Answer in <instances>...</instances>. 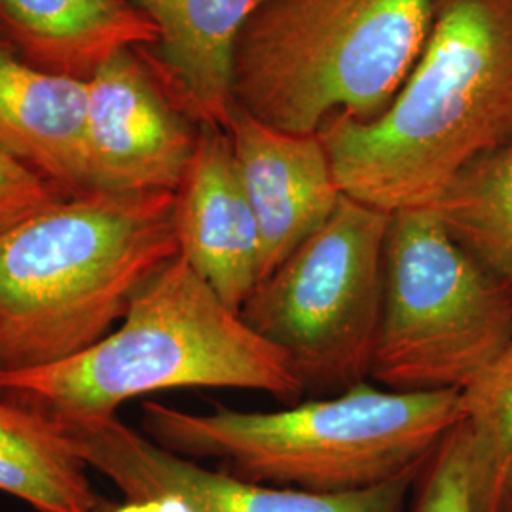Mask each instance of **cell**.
<instances>
[{
    "label": "cell",
    "mask_w": 512,
    "mask_h": 512,
    "mask_svg": "<svg viewBox=\"0 0 512 512\" xmlns=\"http://www.w3.org/2000/svg\"><path fill=\"white\" fill-rule=\"evenodd\" d=\"M342 192L389 215L429 209L459 173L512 141V0H435L427 42L374 120L319 131Z\"/></svg>",
    "instance_id": "cell-1"
},
{
    "label": "cell",
    "mask_w": 512,
    "mask_h": 512,
    "mask_svg": "<svg viewBox=\"0 0 512 512\" xmlns=\"http://www.w3.org/2000/svg\"><path fill=\"white\" fill-rule=\"evenodd\" d=\"M181 255L175 192H88L0 236V372L74 357Z\"/></svg>",
    "instance_id": "cell-2"
},
{
    "label": "cell",
    "mask_w": 512,
    "mask_h": 512,
    "mask_svg": "<svg viewBox=\"0 0 512 512\" xmlns=\"http://www.w3.org/2000/svg\"><path fill=\"white\" fill-rule=\"evenodd\" d=\"M177 387H232L291 401V361L230 310L183 256L135 296L122 327L54 365L2 370L0 395L57 423L112 418L131 399Z\"/></svg>",
    "instance_id": "cell-3"
},
{
    "label": "cell",
    "mask_w": 512,
    "mask_h": 512,
    "mask_svg": "<svg viewBox=\"0 0 512 512\" xmlns=\"http://www.w3.org/2000/svg\"><path fill=\"white\" fill-rule=\"evenodd\" d=\"M461 420V391L401 393L365 382L279 412L143 403V433L167 452L217 458L243 480L310 494L357 492L423 467Z\"/></svg>",
    "instance_id": "cell-4"
},
{
    "label": "cell",
    "mask_w": 512,
    "mask_h": 512,
    "mask_svg": "<svg viewBox=\"0 0 512 512\" xmlns=\"http://www.w3.org/2000/svg\"><path fill=\"white\" fill-rule=\"evenodd\" d=\"M435 0H266L239 33L234 105L289 133L378 118L420 59Z\"/></svg>",
    "instance_id": "cell-5"
},
{
    "label": "cell",
    "mask_w": 512,
    "mask_h": 512,
    "mask_svg": "<svg viewBox=\"0 0 512 512\" xmlns=\"http://www.w3.org/2000/svg\"><path fill=\"white\" fill-rule=\"evenodd\" d=\"M512 344V293L433 209L391 215L368 376L389 391H463Z\"/></svg>",
    "instance_id": "cell-6"
},
{
    "label": "cell",
    "mask_w": 512,
    "mask_h": 512,
    "mask_svg": "<svg viewBox=\"0 0 512 512\" xmlns=\"http://www.w3.org/2000/svg\"><path fill=\"white\" fill-rule=\"evenodd\" d=\"M391 215L348 196L317 232L256 283L241 319L308 387L363 382L382 313Z\"/></svg>",
    "instance_id": "cell-7"
},
{
    "label": "cell",
    "mask_w": 512,
    "mask_h": 512,
    "mask_svg": "<svg viewBox=\"0 0 512 512\" xmlns=\"http://www.w3.org/2000/svg\"><path fill=\"white\" fill-rule=\"evenodd\" d=\"M88 467L141 512H403L427 465L346 494H310L211 471L112 418L59 423Z\"/></svg>",
    "instance_id": "cell-8"
},
{
    "label": "cell",
    "mask_w": 512,
    "mask_h": 512,
    "mask_svg": "<svg viewBox=\"0 0 512 512\" xmlns=\"http://www.w3.org/2000/svg\"><path fill=\"white\" fill-rule=\"evenodd\" d=\"M118 50L88 78L90 192H177L200 139L198 124L143 50Z\"/></svg>",
    "instance_id": "cell-9"
},
{
    "label": "cell",
    "mask_w": 512,
    "mask_h": 512,
    "mask_svg": "<svg viewBox=\"0 0 512 512\" xmlns=\"http://www.w3.org/2000/svg\"><path fill=\"white\" fill-rule=\"evenodd\" d=\"M226 131L260 230L264 279L332 217L346 194L319 133L281 131L238 105Z\"/></svg>",
    "instance_id": "cell-10"
},
{
    "label": "cell",
    "mask_w": 512,
    "mask_h": 512,
    "mask_svg": "<svg viewBox=\"0 0 512 512\" xmlns=\"http://www.w3.org/2000/svg\"><path fill=\"white\" fill-rule=\"evenodd\" d=\"M175 228L184 260L239 313L260 281L262 239L226 129H200L175 192Z\"/></svg>",
    "instance_id": "cell-11"
},
{
    "label": "cell",
    "mask_w": 512,
    "mask_h": 512,
    "mask_svg": "<svg viewBox=\"0 0 512 512\" xmlns=\"http://www.w3.org/2000/svg\"><path fill=\"white\" fill-rule=\"evenodd\" d=\"M158 42L143 48L167 90L202 126L228 128L239 33L266 0H129Z\"/></svg>",
    "instance_id": "cell-12"
},
{
    "label": "cell",
    "mask_w": 512,
    "mask_h": 512,
    "mask_svg": "<svg viewBox=\"0 0 512 512\" xmlns=\"http://www.w3.org/2000/svg\"><path fill=\"white\" fill-rule=\"evenodd\" d=\"M88 80L48 73L0 40V148L69 198L88 194Z\"/></svg>",
    "instance_id": "cell-13"
},
{
    "label": "cell",
    "mask_w": 512,
    "mask_h": 512,
    "mask_svg": "<svg viewBox=\"0 0 512 512\" xmlns=\"http://www.w3.org/2000/svg\"><path fill=\"white\" fill-rule=\"evenodd\" d=\"M0 40L33 67L80 80L118 50L154 46V23L129 0H0Z\"/></svg>",
    "instance_id": "cell-14"
},
{
    "label": "cell",
    "mask_w": 512,
    "mask_h": 512,
    "mask_svg": "<svg viewBox=\"0 0 512 512\" xmlns=\"http://www.w3.org/2000/svg\"><path fill=\"white\" fill-rule=\"evenodd\" d=\"M86 471L57 421L0 395V492L38 512H93L101 497Z\"/></svg>",
    "instance_id": "cell-15"
},
{
    "label": "cell",
    "mask_w": 512,
    "mask_h": 512,
    "mask_svg": "<svg viewBox=\"0 0 512 512\" xmlns=\"http://www.w3.org/2000/svg\"><path fill=\"white\" fill-rule=\"evenodd\" d=\"M429 209L512 293V141L465 167Z\"/></svg>",
    "instance_id": "cell-16"
},
{
    "label": "cell",
    "mask_w": 512,
    "mask_h": 512,
    "mask_svg": "<svg viewBox=\"0 0 512 512\" xmlns=\"http://www.w3.org/2000/svg\"><path fill=\"white\" fill-rule=\"evenodd\" d=\"M475 512H497L512 480V344L461 391Z\"/></svg>",
    "instance_id": "cell-17"
},
{
    "label": "cell",
    "mask_w": 512,
    "mask_h": 512,
    "mask_svg": "<svg viewBox=\"0 0 512 512\" xmlns=\"http://www.w3.org/2000/svg\"><path fill=\"white\" fill-rule=\"evenodd\" d=\"M414 512H475L469 442L463 425H456L421 473Z\"/></svg>",
    "instance_id": "cell-18"
},
{
    "label": "cell",
    "mask_w": 512,
    "mask_h": 512,
    "mask_svg": "<svg viewBox=\"0 0 512 512\" xmlns=\"http://www.w3.org/2000/svg\"><path fill=\"white\" fill-rule=\"evenodd\" d=\"M69 196L0 148V236Z\"/></svg>",
    "instance_id": "cell-19"
},
{
    "label": "cell",
    "mask_w": 512,
    "mask_h": 512,
    "mask_svg": "<svg viewBox=\"0 0 512 512\" xmlns=\"http://www.w3.org/2000/svg\"><path fill=\"white\" fill-rule=\"evenodd\" d=\"M93 512H126V507H120L118 503L109 501V499H101Z\"/></svg>",
    "instance_id": "cell-20"
},
{
    "label": "cell",
    "mask_w": 512,
    "mask_h": 512,
    "mask_svg": "<svg viewBox=\"0 0 512 512\" xmlns=\"http://www.w3.org/2000/svg\"><path fill=\"white\" fill-rule=\"evenodd\" d=\"M497 512H512V480L507 492L503 495V499H501V503H499Z\"/></svg>",
    "instance_id": "cell-21"
}]
</instances>
